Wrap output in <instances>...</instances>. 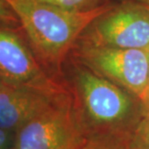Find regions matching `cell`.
Wrapping results in <instances>:
<instances>
[{"instance_id": "6da1fadb", "label": "cell", "mask_w": 149, "mask_h": 149, "mask_svg": "<svg viewBox=\"0 0 149 149\" xmlns=\"http://www.w3.org/2000/svg\"><path fill=\"white\" fill-rule=\"evenodd\" d=\"M19 20L34 54L50 76L64 79V63L80 36L113 4L71 11L36 0H1Z\"/></svg>"}, {"instance_id": "7a4b0ae2", "label": "cell", "mask_w": 149, "mask_h": 149, "mask_svg": "<svg viewBox=\"0 0 149 149\" xmlns=\"http://www.w3.org/2000/svg\"><path fill=\"white\" fill-rule=\"evenodd\" d=\"M64 79L77 125L86 139L130 134L143 116L138 97L72 58Z\"/></svg>"}, {"instance_id": "3957f363", "label": "cell", "mask_w": 149, "mask_h": 149, "mask_svg": "<svg viewBox=\"0 0 149 149\" xmlns=\"http://www.w3.org/2000/svg\"><path fill=\"white\" fill-rule=\"evenodd\" d=\"M69 57L141 99L147 81L149 50L97 47L77 42Z\"/></svg>"}, {"instance_id": "277c9868", "label": "cell", "mask_w": 149, "mask_h": 149, "mask_svg": "<svg viewBox=\"0 0 149 149\" xmlns=\"http://www.w3.org/2000/svg\"><path fill=\"white\" fill-rule=\"evenodd\" d=\"M79 43L97 47L149 50V6L122 1L97 17Z\"/></svg>"}, {"instance_id": "5b68a950", "label": "cell", "mask_w": 149, "mask_h": 149, "mask_svg": "<svg viewBox=\"0 0 149 149\" xmlns=\"http://www.w3.org/2000/svg\"><path fill=\"white\" fill-rule=\"evenodd\" d=\"M85 141L74 116L70 92L17 131L14 149H81Z\"/></svg>"}, {"instance_id": "8992f818", "label": "cell", "mask_w": 149, "mask_h": 149, "mask_svg": "<svg viewBox=\"0 0 149 149\" xmlns=\"http://www.w3.org/2000/svg\"><path fill=\"white\" fill-rule=\"evenodd\" d=\"M0 82L47 91L67 87L64 79L50 76L25 38L2 23L0 29Z\"/></svg>"}, {"instance_id": "52a82bcc", "label": "cell", "mask_w": 149, "mask_h": 149, "mask_svg": "<svg viewBox=\"0 0 149 149\" xmlns=\"http://www.w3.org/2000/svg\"><path fill=\"white\" fill-rule=\"evenodd\" d=\"M70 94L68 88L56 91L19 87L0 82V129L16 132Z\"/></svg>"}, {"instance_id": "ba28073f", "label": "cell", "mask_w": 149, "mask_h": 149, "mask_svg": "<svg viewBox=\"0 0 149 149\" xmlns=\"http://www.w3.org/2000/svg\"><path fill=\"white\" fill-rule=\"evenodd\" d=\"M130 134H111L86 139L81 149H128Z\"/></svg>"}, {"instance_id": "9c48e42d", "label": "cell", "mask_w": 149, "mask_h": 149, "mask_svg": "<svg viewBox=\"0 0 149 149\" xmlns=\"http://www.w3.org/2000/svg\"><path fill=\"white\" fill-rule=\"evenodd\" d=\"M36 1L71 11H89L109 3V0H36Z\"/></svg>"}, {"instance_id": "30bf717a", "label": "cell", "mask_w": 149, "mask_h": 149, "mask_svg": "<svg viewBox=\"0 0 149 149\" xmlns=\"http://www.w3.org/2000/svg\"><path fill=\"white\" fill-rule=\"evenodd\" d=\"M128 149H149V115L142 116L131 133Z\"/></svg>"}, {"instance_id": "8fae6325", "label": "cell", "mask_w": 149, "mask_h": 149, "mask_svg": "<svg viewBox=\"0 0 149 149\" xmlns=\"http://www.w3.org/2000/svg\"><path fill=\"white\" fill-rule=\"evenodd\" d=\"M139 101H141V105L142 114H143V116L149 115V69H148L146 85H145L144 91L142 93Z\"/></svg>"}, {"instance_id": "7c38bea8", "label": "cell", "mask_w": 149, "mask_h": 149, "mask_svg": "<svg viewBox=\"0 0 149 149\" xmlns=\"http://www.w3.org/2000/svg\"><path fill=\"white\" fill-rule=\"evenodd\" d=\"M122 1H135V2H139L144 5L149 6V0H122Z\"/></svg>"}, {"instance_id": "4fadbf2b", "label": "cell", "mask_w": 149, "mask_h": 149, "mask_svg": "<svg viewBox=\"0 0 149 149\" xmlns=\"http://www.w3.org/2000/svg\"><path fill=\"white\" fill-rule=\"evenodd\" d=\"M13 149H14V148H13Z\"/></svg>"}]
</instances>
